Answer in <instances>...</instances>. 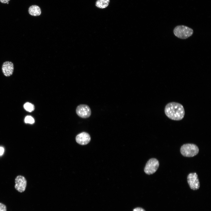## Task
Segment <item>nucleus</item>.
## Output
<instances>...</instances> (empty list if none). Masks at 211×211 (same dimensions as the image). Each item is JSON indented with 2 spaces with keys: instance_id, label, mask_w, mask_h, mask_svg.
<instances>
[{
  "instance_id": "10",
  "label": "nucleus",
  "mask_w": 211,
  "mask_h": 211,
  "mask_svg": "<svg viewBox=\"0 0 211 211\" xmlns=\"http://www.w3.org/2000/svg\"><path fill=\"white\" fill-rule=\"evenodd\" d=\"M28 11L30 15L33 16H39L41 13L40 8L36 5H33L30 6Z\"/></svg>"
},
{
  "instance_id": "11",
  "label": "nucleus",
  "mask_w": 211,
  "mask_h": 211,
  "mask_svg": "<svg viewBox=\"0 0 211 211\" xmlns=\"http://www.w3.org/2000/svg\"><path fill=\"white\" fill-rule=\"evenodd\" d=\"M110 2V0H97L96 3V6L100 8H104L107 7Z\"/></svg>"
},
{
  "instance_id": "13",
  "label": "nucleus",
  "mask_w": 211,
  "mask_h": 211,
  "mask_svg": "<svg viewBox=\"0 0 211 211\" xmlns=\"http://www.w3.org/2000/svg\"><path fill=\"white\" fill-rule=\"evenodd\" d=\"M24 121L26 123L33 124L35 122V120L31 116L28 115L25 117Z\"/></svg>"
},
{
  "instance_id": "3",
  "label": "nucleus",
  "mask_w": 211,
  "mask_h": 211,
  "mask_svg": "<svg viewBox=\"0 0 211 211\" xmlns=\"http://www.w3.org/2000/svg\"><path fill=\"white\" fill-rule=\"evenodd\" d=\"M199 149L198 146L193 144H186L183 145L180 149L182 155L184 156L191 157L198 154Z\"/></svg>"
},
{
  "instance_id": "4",
  "label": "nucleus",
  "mask_w": 211,
  "mask_h": 211,
  "mask_svg": "<svg viewBox=\"0 0 211 211\" xmlns=\"http://www.w3.org/2000/svg\"><path fill=\"white\" fill-rule=\"evenodd\" d=\"M159 166L158 160L155 158H151L147 162L144 168V171L148 175L153 174L157 170Z\"/></svg>"
},
{
  "instance_id": "18",
  "label": "nucleus",
  "mask_w": 211,
  "mask_h": 211,
  "mask_svg": "<svg viewBox=\"0 0 211 211\" xmlns=\"http://www.w3.org/2000/svg\"><path fill=\"white\" fill-rule=\"evenodd\" d=\"M7 3V4H8V3Z\"/></svg>"
},
{
  "instance_id": "15",
  "label": "nucleus",
  "mask_w": 211,
  "mask_h": 211,
  "mask_svg": "<svg viewBox=\"0 0 211 211\" xmlns=\"http://www.w3.org/2000/svg\"><path fill=\"white\" fill-rule=\"evenodd\" d=\"M133 211H145V210L141 207H137L134 209Z\"/></svg>"
},
{
  "instance_id": "12",
  "label": "nucleus",
  "mask_w": 211,
  "mask_h": 211,
  "mask_svg": "<svg viewBox=\"0 0 211 211\" xmlns=\"http://www.w3.org/2000/svg\"><path fill=\"white\" fill-rule=\"evenodd\" d=\"M23 107L26 111L29 112H32L35 109L34 105L28 102H26L24 104Z\"/></svg>"
},
{
  "instance_id": "8",
  "label": "nucleus",
  "mask_w": 211,
  "mask_h": 211,
  "mask_svg": "<svg viewBox=\"0 0 211 211\" xmlns=\"http://www.w3.org/2000/svg\"><path fill=\"white\" fill-rule=\"evenodd\" d=\"M2 72L4 76L8 77L11 75L14 70V65L11 62L6 61L3 63L2 66Z\"/></svg>"
},
{
  "instance_id": "6",
  "label": "nucleus",
  "mask_w": 211,
  "mask_h": 211,
  "mask_svg": "<svg viewBox=\"0 0 211 211\" xmlns=\"http://www.w3.org/2000/svg\"><path fill=\"white\" fill-rule=\"evenodd\" d=\"M76 112L77 115L83 118H86L90 116L91 111L89 107L87 105L81 104L76 108Z\"/></svg>"
},
{
  "instance_id": "7",
  "label": "nucleus",
  "mask_w": 211,
  "mask_h": 211,
  "mask_svg": "<svg viewBox=\"0 0 211 211\" xmlns=\"http://www.w3.org/2000/svg\"><path fill=\"white\" fill-rule=\"evenodd\" d=\"M15 188L18 191L22 193L25 190L27 185V181L24 176L19 175L15 179Z\"/></svg>"
},
{
  "instance_id": "16",
  "label": "nucleus",
  "mask_w": 211,
  "mask_h": 211,
  "mask_svg": "<svg viewBox=\"0 0 211 211\" xmlns=\"http://www.w3.org/2000/svg\"><path fill=\"white\" fill-rule=\"evenodd\" d=\"M4 152V148L2 147H0V156L2 155Z\"/></svg>"
},
{
  "instance_id": "1",
  "label": "nucleus",
  "mask_w": 211,
  "mask_h": 211,
  "mask_svg": "<svg viewBox=\"0 0 211 211\" xmlns=\"http://www.w3.org/2000/svg\"><path fill=\"white\" fill-rule=\"evenodd\" d=\"M164 113L170 119L175 121H179L184 118L185 111L183 106L176 102H171L165 106Z\"/></svg>"
},
{
  "instance_id": "14",
  "label": "nucleus",
  "mask_w": 211,
  "mask_h": 211,
  "mask_svg": "<svg viewBox=\"0 0 211 211\" xmlns=\"http://www.w3.org/2000/svg\"><path fill=\"white\" fill-rule=\"evenodd\" d=\"M0 211H6V206L1 203H0Z\"/></svg>"
},
{
  "instance_id": "2",
  "label": "nucleus",
  "mask_w": 211,
  "mask_h": 211,
  "mask_svg": "<svg viewBox=\"0 0 211 211\" xmlns=\"http://www.w3.org/2000/svg\"><path fill=\"white\" fill-rule=\"evenodd\" d=\"M193 32V30L191 28L183 25L177 26L173 30L174 34L176 37L183 39L191 36Z\"/></svg>"
},
{
  "instance_id": "9",
  "label": "nucleus",
  "mask_w": 211,
  "mask_h": 211,
  "mask_svg": "<svg viewBox=\"0 0 211 211\" xmlns=\"http://www.w3.org/2000/svg\"><path fill=\"white\" fill-rule=\"evenodd\" d=\"M76 140L77 143L82 145L88 144L91 140V137L87 133L83 132L78 134L76 137Z\"/></svg>"
},
{
  "instance_id": "17",
  "label": "nucleus",
  "mask_w": 211,
  "mask_h": 211,
  "mask_svg": "<svg viewBox=\"0 0 211 211\" xmlns=\"http://www.w3.org/2000/svg\"><path fill=\"white\" fill-rule=\"evenodd\" d=\"M10 0H0L1 2L3 3H7Z\"/></svg>"
},
{
  "instance_id": "5",
  "label": "nucleus",
  "mask_w": 211,
  "mask_h": 211,
  "mask_svg": "<svg viewBox=\"0 0 211 211\" xmlns=\"http://www.w3.org/2000/svg\"><path fill=\"white\" fill-rule=\"evenodd\" d=\"M187 181L190 188L194 190L198 189L200 187V182L197 173H190L187 176Z\"/></svg>"
}]
</instances>
